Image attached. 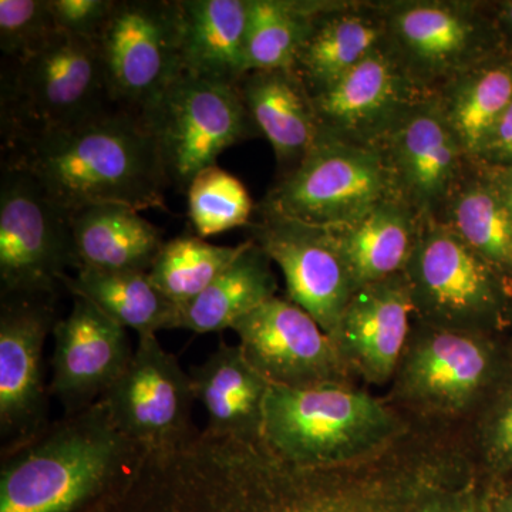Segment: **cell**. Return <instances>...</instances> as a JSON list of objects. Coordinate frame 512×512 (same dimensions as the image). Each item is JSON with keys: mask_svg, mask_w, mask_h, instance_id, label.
Instances as JSON below:
<instances>
[{"mask_svg": "<svg viewBox=\"0 0 512 512\" xmlns=\"http://www.w3.org/2000/svg\"><path fill=\"white\" fill-rule=\"evenodd\" d=\"M412 451L390 446L335 467H302L264 441L200 431L146 454L126 483L84 512H389L419 481Z\"/></svg>", "mask_w": 512, "mask_h": 512, "instance_id": "6da1fadb", "label": "cell"}, {"mask_svg": "<svg viewBox=\"0 0 512 512\" xmlns=\"http://www.w3.org/2000/svg\"><path fill=\"white\" fill-rule=\"evenodd\" d=\"M2 167L30 175L69 214L94 205L167 210L157 141L137 114L116 106L76 126L3 141Z\"/></svg>", "mask_w": 512, "mask_h": 512, "instance_id": "7a4b0ae2", "label": "cell"}, {"mask_svg": "<svg viewBox=\"0 0 512 512\" xmlns=\"http://www.w3.org/2000/svg\"><path fill=\"white\" fill-rule=\"evenodd\" d=\"M146 453L103 400L3 453L0 512H84L126 483Z\"/></svg>", "mask_w": 512, "mask_h": 512, "instance_id": "3957f363", "label": "cell"}, {"mask_svg": "<svg viewBox=\"0 0 512 512\" xmlns=\"http://www.w3.org/2000/svg\"><path fill=\"white\" fill-rule=\"evenodd\" d=\"M399 431L392 410L352 384L271 386L262 441L296 466L335 467L372 456Z\"/></svg>", "mask_w": 512, "mask_h": 512, "instance_id": "277c9868", "label": "cell"}, {"mask_svg": "<svg viewBox=\"0 0 512 512\" xmlns=\"http://www.w3.org/2000/svg\"><path fill=\"white\" fill-rule=\"evenodd\" d=\"M404 275L419 322L488 335L512 326V282L439 218H421Z\"/></svg>", "mask_w": 512, "mask_h": 512, "instance_id": "5b68a950", "label": "cell"}, {"mask_svg": "<svg viewBox=\"0 0 512 512\" xmlns=\"http://www.w3.org/2000/svg\"><path fill=\"white\" fill-rule=\"evenodd\" d=\"M3 141L76 126L110 109L97 40L56 32L2 74Z\"/></svg>", "mask_w": 512, "mask_h": 512, "instance_id": "8992f818", "label": "cell"}, {"mask_svg": "<svg viewBox=\"0 0 512 512\" xmlns=\"http://www.w3.org/2000/svg\"><path fill=\"white\" fill-rule=\"evenodd\" d=\"M504 338L414 320L393 393L424 413L484 410L512 379V345Z\"/></svg>", "mask_w": 512, "mask_h": 512, "instance_id": "52a82bcc", "label": "cell"}, {"mask_svg": "<svg viewBox=\"0 0 512 512\" xmlns=\"http://www.w3.org/2000/svg\"><path fill=\"white\" fill-rule=\"evenodd\" d=\"M396 195L382 148L350 143L320 130L308 156L279 177L258 211L332 229L353 224Z\"/></svg>", "mask_w": 512, "mask_h": 512, "instance_id": "ba28073f", "label": "cell"}, {"mask_svg": "<svg viewBox=\"0 0 512 512\" xmlns=\"http://www.w3.org/2000/svg\"><path fill=\"white\" fill-rule=\"evenodd\" d=\"M386 46L427 96L458 74L505 53L491 2L390 0L380 2Z\"/></svg>", "mask_w": 512, "mask_h": 512, "instance_id": "9c48e42d", "label": "cell"}, {"mask_svg": "<svg viewBox=\"0 0 512 512\" xmlns=\"http://www.w3.org/2000/svg\"><path fill=\"white\" fill-rule=\"evenodd\" d=\"M170 185L187 192L229 147L261 136L237 84L183 73L140 114Z\"/></svg>", "mask_w": 512, "mask_h": 512, "instance_id": "30bf717a", "label": "cell"}, {"mask_svg": "<svg viewBox=\"0 0 512 512\" xmlns=\"http://www.w3.org/2000/svg\"><path fill=\"white\" fill-rule=\"evenodd\" d=\"M97 45L111 103L140 117L184 73L180 0H114Z\"/></svg>", "mask_w": 512, "mask_h": 512, "instance_id": "8fae6325", "label": "cell"}, {"mask_svg": "<svg viewBox=\"0 0 512 512\" xmlns=\"http://www.w3.org/2000/svg\"><path fill=\"white\" fill-rule=\"evenodd\" d=\"M72 218L30 175L2 167L0 289L10 296H55L67 269L77 271Z\"/></svg>", "mask_w": 512, "mask_h": 512, "instance_id": "7c38bea8", "label": "cell"}, {"mask_svg": "<svg viewBox=\"0 0 512 512\" xmlns=\"http://www.w3.org/2000/svg\"><path fill=\"white\" fill-rule=\"evenodd\" d=\"M117 429L146 454L183 446L200 431L192 424L190 373L157 335L140 336L123 375L101 397Z\"/></svg>", "mask_w": 512, "mask_h": 512, "instance_id": "4fadbf2b", "label": "cell"}, {"mask_svg": "<svg viewBox=\"0 0 512 512\" xmlns=\"http://www.w3.org/2000/svg\"><path fill=\"white\" fill-rule=\"evenodd\" d=\"M245 359L271 386L311 389L350 384L349 367L318 322L276 295L232 328Z\"/></svg>", "mask_w": 512, "mask_h": 512, "instance_id": "5bb4252c", "label": "cell"}, {"mask_svg": "<svg viewBox=\"0 0 512 512\" xmlns=\"http://www.w3.org/2000/svg\"><path fill=\"white\" fill-rule=\"evenodd\" d=\"M397 194L421 218H440L471 161L434 96L404 114L382 144Z\"/></svg>", "mask_w": 512, "mask_h": 512, "instance_id": "9a60e30c", "label": "cell"}, {"mask_svg": "<svg viewBox=\"0 0 512 512\" xmlns=\"http://www.w3.org/2000/svg\"><path fill=\"white\" fill-rule=\"evenodd\" d=\"M55 296H10L0 309V429L9 447L39 433L45 423L43 348L57 319Z\"/></svg>", "mask_w": 512, "mask_h": 512, "instance_id": "2e32d148", "label": "cell"}, {"mask_svg": "<svg viewBox=\"0 0 512 512\" xmlns=\"http://www.w3.org/2000/svg\"><path fill=\"white\" fill-rule=\"evenodd\" d=\"M259 215V222L248 225L249 238L281 269L286 298L332 336L356 291L328 229Z\"/></svg>", "mask_w": 512, "mask_h": 512, "instance_id": "e0dca14e", "label": "cell"}, {"mask_svg": "<svg viewBox=\"0 0 512 512\" xmlns=\"http://www.w3.org/2000/svg\"><path fill=\"white\" fill-rule=\"evenodd\" d=\"M426 96L384 43L313 96L312 103L320 130L350 143L382 147L404 114Z\"/></svg>", "mask_w": 512, "mask_h": 512, "instance_id": "ac0fdd59", "label": "cell"}, {"mask_svg": "<svg viewBox=\"0 0 512 512\" xmlns=\"http://www.w3.org/2000/svg\"><path fill=\"white\" fill-rule=\"evenodd\" d=\"M50 394L59 400L64 416L99 402L127 369L134 350L127 332L93 303L73 296V308L53 329Z\"/></svg>", "mask_w": 512, "mask_h": 512, "instance_id": "d6986e66", "label": "cell"}, {"mask_svg": "<svg viewBox=\"0 0 512 512\" xmlns=\"http://www.w3.org/2000/svg\"><path fill=\"white\" fill-rule=\"evenodd\" d=\"M416 318L406 275L357 289L330 338L343 362L373 386L394 379Z\"/></svg>", "mask_w": 512, "mask_h": 512, "instance_id": "ffe728a7", "label": "cell"}, {"mask_svg": "<svg viewBox=\"0 0 512 512\" xmlns=\"http://www.w3.org/2000/svg\"><path fill=\"white\" fill-rule=\"evenodd\" d=\"M386 43L380 2L323 0L292 72L311 97L342 79Z\"/></svg>", "mask_w": 512, "mask_h": 512, "instance_id": "44dd1931", "label": "cell"}, {"mask_svg": "<svg viewBox=\"0 0 512 512\" xmlns=\"http://www.w3.org/2000/svg\"><path fill=\"white\" fill-rule=\"evenodd\" d=\"M195 399L207 412L204 433L258 441L264 430L265 403L271 384L245 359L238 345L220 342L200 366L192 367Z\"/></svg>", "mask_w": 512, "mask_h": 512, "instance_id": "7402d4cb", "label": "cell"}, {"mask_svg": "<svg viewBox=\"0 0 512 512\" xmlns=\"http://www.w3.org/2000/svg\"><path fill=\"white\" fill-rule=\"evenodd\" d=\"M237 87L256 130L274 148L281 177L291 173L319 137L311 94L292 70L247 73Z\"/></svg>", "mask_w": 512, "mask_h": 512, "instance_id": "603a6c76", "label": "cell"}, {"mask_svg": "<svg viewBox=\"0 0 512 512\" xmlns=\"http://www.w3.org/2000/svg\"><path fill=\"white\" fill-rule=\"evenodd\" d=\"M420 225L419 212L396 195L353 224L328 229L355 291L403 274L416 247Z\"/></svg>", "mask_w": 512, "mask_h": 512, "instance_id": "cb8c5ba5", "label": "cell"}, {"mask_svg": "<svg viewBox=\"0 0 512 512\" xmlns=\"http://www.w3.org/2000/svg\"><path fill=\"white\" fill-rule=\"evenodd\" d=\"M185 73L237 84L247 74L251 0H180Z\"/></svg>", "mask_w": 512, "mask_h": 512, "instance_id": "d4e9b609", "label": "cell"}, {"mask_svg": "<svg viewBox=\"0 0 512 512\" xmlns=\"http://www.w3.org/2000/svg\"><path fill=\"white\" fill-rule=\"evenodd\" d=\"M70 218L77 269L148 272L165 244L161 229L123 205H94Z\"/></svg>", "mask_w": 512, "mask_h": 512, "instance_id": "484cf974", "label": "cell"}, {"mask_svg": "<svg viewBox=\"0 0 512 512\" xmlns=\"http://www.w3.org/2000/svg\"><path fill=\"white\" fill-rule=\"evenodd\" d=\"M272 259L251 238L238 258L197 298L178 306L177 329L215 333L275 298L278 281Z\"/></svg>", "mask_w": 512, "mask_h": 512, "instance_id": "4316f807", "label": "cell"}, {"mask_svg": "<svg viewBox=\"0 0 512 512\" xmlns=\"http://www.w3.org/2000/svg\"><path fill=\"white\" fill-rule=\"evenodd\" d=\"M471 163L512 103V57L501 53L458 74L434 94Z\"/></svg>", "mask_w": 512, "mask_h": 512, "instance_id": "83f0119b", "label": "cell"}, {"mask_svg": "<svg viewBox=\"0 0 512 512\" xmlns=\"http://www.w3.org/2000/svg\"><path fill=\"white\" fill-rule=\"evenodd\" d=\"M62 285L117 325L136 330L138 338L177 329L178 306L158 291L148 272L80 268L74 275H64Z\"/></svg>", "mask_w": 512, "mask_h": 512, "instance_id": "f1b7e54d", "label": "cell"}, {"mask_svg": "<svg viewBox=\"0 0 512 512\" xmlns=\"http://www.w3.org/2000/svg\"><path fill=\"white\" fill-rule=\"evenodd\" d=\"M439 220L512 282V215L484 167L471 164Z\"/></svg>", "mask_w": 512, "mask_h": 512, "instance_id": "f546056e", "label": "cell"}, {"mask_svg": "<svg viewBox=\"0 0 512 512\" xmlns=\"http://www.w3.org/2000/svg\"><path fill=\"white\" fill-rule=\"evenodd\" d=\"M323 0H251L247 73L292 70Z\"/></svg>", "mask_w": 512, "mask_h": 512, "instance_id": "4dcf8cb0", "label": "cell"}, {"mask_svg": "<svg viewBox=\"0 0 512 512\" xmlns=\"http://www.w3.org/2000/svg\"><path fill=\"white\" fill-rule=\"evenodd\" d=\"M247 247L215 245L198 235H183L165 242L148 275L158 291L177 306L197 298Z\"/></svg>", "mask_w": 512, "mask_h": 512, "instance_id": "1f68e13d", "label": "cell"}, {"mask_svg": "<svg viewBox=\"0 0 512 512\" xmlns=\"http://www.w3.org/2000/svg\"><path fill=\"white\" fill-rule=\"evenodd\" d=\"M188 215L198 237L248 227L254 201L235 175L212 165L191 181L187 190Z\"/></svg>", "mask_w": 512, "mask_h": 512, "instance_id": "d6a6232c", "label": "cell"}, {"mask_svg": "<svg viewBox=\"0 0 512 512\" xmlns=\"http://www.w3.org/2000/svg\"><path fill=\"white\" fill-rule=\"evenodd\" d=\"M57 29L49 0H2L0 2V49L6 60L32 55Z\"/></svg>", "mask_w": 512, "mask_h": 512, "instance_id": "836d02e7", "label": "cell"}, {"mask_svg": "<svg viewBox=\"0 0 512 512\" xmlns=\"http://www.w3.org/2000/svg\"><path fill=\"white\" fill-rule=\"evenodd\" d=\"M480 444L485 466L495 476L512 477V379L483 410Z\"/></svg>", "mask_w": 512, "mask_h": 512, "instance_id": "e575fe53", "label": "cell"}, {"mask_svg": "<svg viewBox=\"0 0 512 512\" xmlns=\"http://www.w3.org/2000/svg\"><path fill=\"white\" fill-rule=\"evenodd\" d=\"M114 0H49L57 29L84 39H99Z\"/></svg>", "mask_w": 512, "mask_h": 512, "instance_id": "d590c367", "label": "cell"}, {"mask_svg": "<svg viewBox=\"0 0 512 512\" xmlns=\"http://www.w3.org/2000/svg\"><path fill=\"white\" fill-rule=\"evenodd\" d=\"M473 164L487 168H512V103L495 123Z\"/></svg>", "mask_w": 512, "mask_h": 512, "instance_id": "8d00e7d4", "label": "cell"}, {"mask_svg": "<svg viewBox=\"0 0 512 512\" xmlns=\"http://www.w3.org/2000/svg\"><path fill=\"white\" fill-rule=\"evenodd\" d=\"M413 512H484L474 491L430 495Z\"/></svg>", "mask_w": 512, "mask_h": 512, "instance_id": "74e56055", "label": "cell"}, {"mask_svg": "<svg viewBox=\"0 0 512 512\" xmlns=\"http://www.w3.org/2000/svg\"><path fill=\"white\" fill-rule=\"evenodd\" d=\"M491 12H493L495 28L500 35L503 50L512 57V0L491 2Z\"/></svg>", "mask_w": 512, "mask_h": 512, "instance_id": "f35d334b", "label": "cell"}, {"mask_svg": "<svg viewBox=\"0 0 512 512\" xmlns=\"http://www.w3.org/2000/svg\"><path fill=\"white\" fill-rule=\"evenodd\" d=\"M484 168L491 175L497 187L500 188L501 194H503L512 215V168Z\"/></svg>", "mask_w": 512, "mask_h": 512, "instance_id": "ab89813d", "label": "cell"}, {"mask_svg": "<svg viewBox=\"0 0 512 512\" xmlns=\"http://www.w3.org/2000/svg\"><path fill=\"white\" fill-rule=\"evenodd\" d=\"M501 512H512V484L510 491L505 495L503 505H501Z\"/></svg>", "mask_w": 512, "mask_h": 512, "instance_id": "60d3db41", "label": "cell"}]
</instances>
